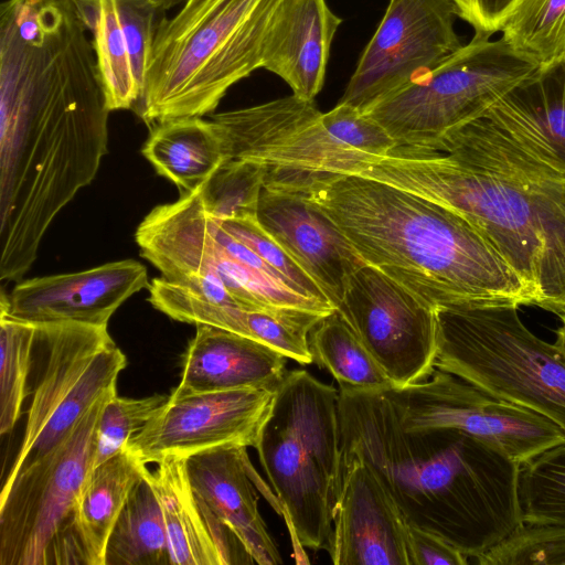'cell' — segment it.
I'll return each mask as SVG.
<instances>
[{"instance_id":"obj_1","label":"cell","mask_w":565,"mask_h":565,"mask_svg":"<svg viewBox=\"0 0 565 565\" xmlns=\"http://www.w3.org/2000/svg\"><path fill=\"white\" fill-rule=\"evenodd\" d=\"M79 17L38 10L0 26V279L20 281L44 234L107 153L108 114Z\"/></svg>"},{"instance_id":"obj_2","label":"cell","mask_w":565,"mask_h":565,"mask_svg":"<svg viewBox=\"0 0 565 565\" xmlns=\"http://www.w3.org/2000/svg\"><path fill=\"white\" fill-rule=\"evenodd\" d=\"M350 174L409 191L467 217L539 295L565 315V169L482 116L426 148L396 146Z\"/></svg>"},{"instance_id":"obj_3","label":"cell","mask_w":565,"mask_h":565,"mask_svg":"<svg viewBox=\"0 0 565 565\" xmlns=\"http://www.w3.org/2000/svg\"><path fill=\"white\" fill-rule=\"evenodd\" d=\"M264 185L315 202L366 264L436 310L539 303L489 237L447 206L354 174L267 169Z\"/></svg>"},{"instance_id":"obj_4","label":"cell","mask_w":565,"mask_h":565,"mask_svg":"<svg viewBox=\"0 0 565 565\" xmlns=\"http://www.w3.org/2000/svg\"><path fill=\"white\" fill-rule=\"evenodd\" d=\"M339 454L366 461L409 525L477 558L523 522L521 465L455 428L406 429L384 391L339 390Z\"/></svg>"},{"instance_id":"obj_5","label":"cell","mask_w":565,"mask_h":565,"mask_svg":"<svg viewBox=\"0 0 565 565\" xmlns=\"http://www.w3.org/2000/svg\"><path fill=\"white\" fill-rule=\"evenodd\" d=\"M286 520L298 563L326 548L339 471V391L305 370L276 388L255 448Z\"/></svg>"},{"instance_id":"obj_6","label":"cell","mask_w":565,"mask_h":565,"mask_svg":"<svg viewBox=\"0 0 565 565\" xmlns=\"http://www.w3.org/2000/svg\"><path fill=\"white\" fill-rule=\"evenodd\" d=\"M284 0H217L177 41L152 51L135 110L157 124L213 113L228 88L263 67Z\"/></svg>"},{"instance_id":"obj_7","label":"cell","mask_w":565,"mask_h":565,"mask_svg":"<svg viewBox=\"0 0 565 565\" xmlns=\"http://www.w3.org/2000/svg\"><path fill=\"white\" fill-rule=\"evenodd\" d=\"M518 308L438 309L435 369L548 419L565 435V353L533 334Z\"/></svg>"},{"instance_id":"obj_8","label":"cell","mask_w":565,"mask_h":565,"mask_svg":"<svg viewBox=\"0 0 565 565\" xmlns=\"http://www.w3.org/2000/svg\"><path fill=\"white\" fill-rule=\"evenodd\" d=\"M228 159L269 169L347 174L361 157L396 147L387 131L358 109L338 103L321 113L315 100L294 94L264 104L213 114Z\"/></svg>"},{"instance_id":"obj_9","label":"cell","mask_w":565,"mask_h":565,"mask_svg":"<svg viewBox=\"0 0 565 565\" xmlns=\"http://www.w3.org/2000/svg\"><path fill=\"white\" fill-rule=\"evenodd\" d=\"M111 395L102 397L61 445L4 481L0 565H83L75 514L95 466L99 414Z\"/></svg>"},{"instance_id":"obj_10","label":"cell","mask_w":565,"mask_h":565,"mask_svg":"<svg viewBox=\"0 0 565 565\" xmlns=\"http://www.w3.org/2000/svg\"><path fill=\"white\" fill-rule=\"evenodd\" d=\"M476 32L468 44L430 72L365 113L396 146L426 148L487 110L540 65L502 38Z\"/></svg>"},{"instance_id":"obj_11","label":"cell","mask_w":565,"mask_h":565,"mask_svg":"<svg viewBox=\"0 0 565 565\" xmlns=\"http://www.w3.org/2000/svg\"><path fill=\"white\" fill-rule=\"evenodd\" d=\"M35 324L45 365L33 390L21 445L6 481L61 445L102 397L117 393L118 375L127 365L107 327Z\"/></svg>"},{"instance_id":"obj_12","label":"cell","mask_w":565,"mask_h":565,"mask_svg":"<svg viewBox=\"0 0 565 565\" xmlns=\"http://www.w3.org/2000/svg\"><path fill=\"white\" fill-rule=\"evenodd\" d=\"M384 393L404 428L459 429L499 447L521 466L565 444L563 431L548 419L438 369L423 381Z\"/></svg>"},{"instance_id":"obj_13","label":"cell","mask_w":565,"mask_h":565,"mask_svg":"<svg viewBox=\"0 0 565 565\" xmlns=\"http://www.w3.org/2000/svg\"><path fill=\"white\" fill-rule=\"evenodd\" d=\"M452 0H390L339 103L365 114L462 46Z\"/></svg>"},{"instance_id":"obj_14","label":"cell","mask_w":565,"mask_h":565,"mask_svg":"<svg viewBox=\"0 0 565 565\" xmlns=\"http://www.w3.org/2000/svg\"><path fill=\"white\" fill-rule=\"evenodd\" d=\"M393 383L427 379L438 350L437 310L365 264L350 277L335 308Z\"/></svg>"},{"instance_id":"obj_15","label":"cell","mask_w":565,"mask_h":565,"mask_svg":"<svg viewBox=\"0 0 565 565\" xmlns=\"http://www.w3.org/2000/svg\"><path fill=\"white\" fill-rule=\"evenodd\" d=\"M276 388L177 393L130 438L127 449L143 463L189 457L217 447L256 448Z\"/></svg>"},{"instance_id":"obj_16","label":"cell","mask_w":565,"mask_h":565,"mask_svg":"<svg viewBox=\"0 0 565 565\" xmlns=\"http://www.w3.org/2000/svg\"><path fill=\"white\" fill-rule=\"evenodd\" d=\"M409 524L376 472L339 454L332 530L326 546L335 565H412Z\"/></svg>"},{"instance_id":"obj_17","label":"cell","mask_w":565,"mask_h":565,"mask_svg":"<svg viewBox=\"0 0 565 565\" xmlns=\"http://www.w3.org/2000/svg\"><path fill=\"white\" fill-rule=\"evenodd\" d=\"M145 265L110 262L76 273L20 280L0 298V312L35 322H78L107 327L116 310L149 287Z\"/></svg>"},{"instance_id":"obj_18","label":"cell","mask_w":565,"mask_h":565,"mask_svg":"<svg viewBox=\"0 0 565 565\" xmlns=\"http://www.w3.org/2000/svg\"><path fill=\"white\" fill-rule=\"evenodd\" d=\"M257 221L337 308L352 274L366 264L339 226L306 196L267 185Z\"/></svg>"},{"instance_id":"obj_19","label":"cell","mask_w":565,"mask_h":565,"mask_svg":"<svg viewBox=\"0 0 565 565\" xmlns=\"http://www.w3.org/2000/svg\"><path fill=\"white\" fill-rule=\"evenodd\" d=\"M246 447H217L185 458L192 489L215 518L242 543L254 563L280 564L279 550L258 509L264 482Z\"/></svg>"},{"instance_id":"obj_20","label":"cell","mask_w":565,"mask_h":565,"mask_svg":"<svg viewBox=\"0 0 565 565\" xmlns=\"http://www.w3.org/2000/svg\"><path fill=\"white\" fill-rule=\"evenodd\" d=\"M147 477L161 504L171 565L254 563L236 536L192 489L184 457H163Z\"/></svg>"},{"instance_id":"obj_21","label":"cell","mask_w":565,"mask_h":565,"mask_svg":"<svg viewBox=\"0 0 565 565\" xmlns=\"http://www.w3.org/2000/svg\"><path fill=\"white\" fill-rule=\"evenodd\" d=\"M195 327L174 392L277 388L287 373V358L270 347L218 327L203 323Z\"/></svg>"},{"instance_id":"obj_22","label":"cell","mask_w":565,"mask_h":565,"mask_svg":"<svg viewBox=\"0 0 565 565\" xmlns=\"http://www.w3.org/2000/svg\"><path fill=\"white\" fill-rule=\"evenodd\" d=\"M341 23L326 0H284L269 32L263 68L287 83L295 96L315 100Z\"/></svg>"},{"instance_id":"obj_23","label":"cell","mask_w":565,"mask_h":565,"mask_svg":"<svg viewBox=\"0 0 565 565\" xmlns=\"http://www.w3.org/2000/svg\"><path fill=\"white\" fill-rule=\"evenodd\" d=\"M483 116L565 169V56L540 66Z\"/></svg>"},{"instance_id":"obj_24","label":"cell","mask_w":565,"mask_h":565,"mask_svg":"<svg viewBox=\"0 0 565 565\" xmlns=\"http://www.w3.org/2000/svg\"><path fill=\"white\" fill-rule=\"evenodd\" d=\"M149 469L129 449L95 466L82 490L75 534L83 565H105L109 534L137 483Z\"/></svg>"},{"instance_id":"obj_25","label":"cell","mask_w":565,"mask_h":565,"mask_svg":"<svg viewBox=\"0 0 565 565\" xmlns=\"http://www.w3.org/2000/svg\"><path fill=\"white\" fill-rule=\"evenodd\" d=\"M141 152L160 175L183 193L201 186L228 160L216 124L203 117L178 118L154 125Z\"/></svg>"},{"instance_id":"obj_26","label":"cell","mask_w":565,"mask_h":565,"mask_svg":"<svg viewBox=\"0 0 565 565\" xmlns=\"http://www.w3.org/2000/svg\"><path fill=\"white\" fill-rule=\"evenodd\" d=\"M85 28L92 34L98 71L109 110L134 109L141 100L128 41L115 0H73Z\"/></svg>"},{"instance_id":"obj_27","label":"cell","mask_w":565,"mask_h":565,"mask_svg":"<svg viewBox=\"0 0 565 565\" xmlns=\"http://www.w3.org/2000/svg\"><path fill=\"white\" fill-rule=\"evenodd\" d=\"M147 473L132 490L109 534L105 565H171L161 504Z\"/></svg>"},{"instance_id":"obj_28","label":"cell","mask_w":565,"mask_h":565,"mask_svg":"<svg viewBox=\"0 0 565 565\" xmlns=\"http://www.w3.org/2000/svg\"><path fill=\"white\" fill-rule=\"evenodd\" d=\"M313 363L328 370L343 391H386L390 377L358 334L335 309L324 316L309 334Z\"/></svg>"},{"instance_id":"obj_29","label":"cell","mask_w":565,"mask_h":565,"mask_svg":"<svg viewBox=\"0 0 565 565\" xmlns=\"http://www.w3.org/2000/svg\"><path fill=\"white\" fill-rule=\"evenodd\" d=\"M500 32L540 66L558 60L565 56V0H519Z\"/></svg>"},{"instance_id":"obj_30","label":"cell","mask_w":565,"mask_h":565,"mask_svg":"<svg viewBox=\"0 0 565 565\" xmlns=\"http://www.w3.org/2000/svg\"><path fill=\"white\" fill-rule=\"evenodd\" d=\"M36 324L0 312V433L15 426L28 394Z\"/></svg>"},{"instance_id":"obj_31","label":"cell","mask_w":565,"mask_h":565,"mask_svg":"<svg viewBox=\"0 0 565 565\" xmlns=\"http://www.w3.org/2000/svg\"><path fill=\"white\" fill-rule=\"evenodd\" d=\"M267 167L228 159L199 186L205 211L218 221L257 218Z\"/></svg>"},{"instance_id":"obj_32","label":"cell","mask_w":565,"mask_h":565,"mask_svg":"<svg viewBox=\"0 0 565 565\" xmlns=\"http://www.w3.org/2000/svg\"><path fill=\"white\" fill-rule=\"evenodd\" d=\"M523 520L565 524V444L521 466Z\"/></svg>"},{"instance_id":"obj_33","label":"cell","mask_w":565,"mask_h":565,"mask_svg":"<svg viewBox=\"0 0 565 565\" xmlns=\"http://www.w3.org/2000/svg\"><path fill=\"white\" fill-rule=\"evenodd\" d=\"M476 561L481 565H565V524L524 521Z\"/></svg>"},{"instance_id":"obj_34","label":"cell","mask_w":565,"mask_h":565,"mask_svg":"<svg viewBox=\"0 0 565 565\" xmlns=\"http://www.w3.org/2000/svg\"><path fill=\"white\" fill-rule=\"evenodd\" d=\"M168 398L169 395L162 394L142 398L117 394L108 397L96 427L95 466L125 450L130 438L147 425Z\"/></svg>"},{"instance_id":"obj_35","label":"cell","mask_w":565,"mask_h":565,"mask_svg":"<svg viewBox=\"0 0 565 565\" xmlns=\"http://www.w3.org/2000/svg\"><path fill=\"white\" fill-rule=\"evenodd\" d=\"M324 317L308 310L247 311L250 338L301 365L313 363L309 334Z\"/></svg>"},{"instance_id":"obj_36","label":"cell","mask_w":565,"mask_h":565,"mask_svg":"<svg viewBox=\"0 0 565 565\" xmlns=\"http://www.w3.org/2000/svg\"><path fill=\"white\" fill-rule=\"evenodd\" d=\"M218 222L230 234L248 246L277 270L285 278L290 288L307 297L331 303L312 278L294 260L281 245L262 227L257 218L225 220Z\"/></svg>"},{"instance_id":"obj_37","label":"cell","mask_w":565,"mask_h":565,"mask_svg":"<svg viewBox=\"0 0 565 565\" xmlns=\"http://www.w3.org/2000/svg\"><path fill=\"white\" fill-rule=\"evenodd\" d=\"M115 2L128 41L132 73L143 94L159 23L156 17L159 11L148 0H115Z\"/></svg>"},{"instance_id":"obj_38","label":"cell","mask_w":565,"mask_h":565,"mask_svg":"<svg viewBox=\"0 0 565 565\" xmlns=\"http://www.w3.org/2000/svg\"><path fill=\"white\" fill-rule=\"evenodd\" d=\"M408 543L412 565H466L468 557L439 535L409 525Z\"/></svg>"},{"instance_id":"obj_39","label":"cell","mask_w":565,"mask_h":565,"mask_svg":"<svg viewBox=\"0 0 565 565\" xmlns=\"http://www.w3.org/2000/svg\"><path fill=\"white\" fill-rule=\"evenodd\" d=\"M459 18L476 32L492 35L499 32L507 17L519 0H452Z\"/></svg>"},{"instance_id":"obj_40","label":"cell","mask_w":565,"mask_h":565,"mask_svg":"<svg viewBox=\"0 0 565 565\" xmlns=\"http://www.w3.org/2000/svg\"><path fill=\"white\" fill-rule=\"evenodd\" d=\"M216 1L186 0L183 8L172 19L161 18L154 35L152 51L183 36Z\"/></svg>"},{"instance_id":"obj_41","label":"cell","mask_w":565,"mask_h":565,"mask_svg":"<svg viewBox=\"0 0 565 565\" xmlns=\"http://www.w3.org/2000/svg\"><path fill=\"white\" fill-rule=\"evenodd\" d=\"M151 6L158 10L159 12L167 11L171 9L172 7L180 3L182 0H148Z\"/></svg>"},{"instance_id":"obj_42","label":"cell","mask_w":565,"mask_h":565,"mask_svg":"<svg viewBox=\"0 0 565 565\" xmlns=\"http://www.w3.org/2000/svg\"><path fill=\"white\" fill-rule=\"evenodd\" d=\"M562 326L557 330V339L555 344L565 353V315L561 316Z\"/></svg>"}]
</instances>
